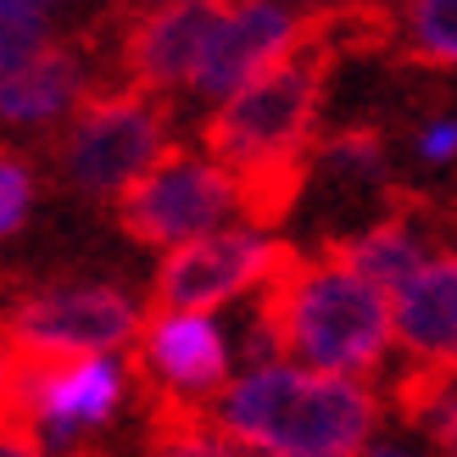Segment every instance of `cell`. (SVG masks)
<instances>
[{
	"label": "cell",
	"mask_w": 457,
	"mask_h": 457,
	"mask_svg": "<svg viewBox=\"0 0 457 457\" xmlns=\"http://www.w3.org/2000/svg\"><path fill=\"white\" fill-rule=\"evenodd\" d=\"M251 346L240 362L290 357L312 374L369 379L396 357V312L391 295L369 285L362 273L318 251V257H290V268L257 295L251 312Z\"/></svg>",
	"instance_id": "obj_1"
},
{
	"label": "cell",
	"mask_w": 457,
	"mask_h": 457,
	"mask_svg": "<svg viewBox=\"0 0 457 457\" xmlns=\"http://www.w3.org/2000/svg\"><path fill=\"white\" fill-rule=\"evenodd\" d=\"M240 452L279 457H362L379 436V391L369 379L312 374L290 357L240 362L207 413Z\"/></svg>",
	"instance_id": "obj_2"
},
{
	"label": "cell",
	"mask_w": 457,
	"mask_h": 457,
	"mask_svg": "<svg viewBox=\"0 0 457 457\" xmlns=\"http://www.w3.org/2000/svg\"><path fill=\"white\" fill-rule=\"evenodd\" d=\"M324 73H329V45L318 34L302 56H290L285 67L245 84L240 96L212 106V118H207V156H218L245 185L257 223L279 218L295 185H302V173L312 168Z\"/></svg>",
	"instance_id": "obj_3"
},
{
	"label": "cell",
	"mask_w": 457,
	"mask_h": 457,
	"mask_svg": "<svg viewBox=\"0 0 457 457\" xmlns=\"http://www.w3.org/2000/svg\"><path fill=\"white\" fill-rule=\"evenodd\" d=\"M173 151L168 106L145 89H96L89 106L62 129V179L89 201H129V190Z\"/></svg>",
	"instance_id": "obj_4"
},
{
	"label": "cell",
	"mask_w": 457,
	"mask_h": 457,
	"mask_svg": "<svg viewBox=\"0 0 457 457\" xmlns=\"http://www.w3.org/2000/svg\"><path fill=\"white\" fill-rule=\"evenodd\" d=\"M123 228L134 240H145L151 251H179L195 245L207 235H223L235 223H257L251 218V195L235 173H228L218 156L173 145L162 162H156L140 185L129 190L123 201Z\"/></svg>",
	"instance_id": "obj_5"
},
{
	"label": "cell",
	"mask_w": 457,
	"mask_h": 457,
	"mask_svg": "<svg viewBox=\"0 0 457 457\" xmlns=\"http://www.w3.org/2000/svg\"><path fill=\"white\" fill-rule=\"evenodd\" d=\"M140 295H129L123 285L101 279H67L51 290L22 295L6 318V335L17 357L29 362H73V357H123L129 346H140L145 329Z\"/></svg>",
	"instance_id": "obj_6"
},
{
	"label": "cell",
	"mask_w": 457,
	"mask_h": 457,
	"mask_svg": "<svg viewBox=\"0 0 457 457\" xmlns=\"http://www.w3.org/2000/svg\"><path fill=\"white\" fill-rule=\"evenodd\" d=\"M134 391L129 357H73V362H29L17 369L12 419L29 441H39L51 457L79 452L101 429L118 424Z\"/></svg>",
	"instance_id": "obj_7"
},
{
	"label": "cell",
	"mask_w": 457,
	"mask_h": 457,
	"mask_svg": "<svg viewBox=\"0 0 457 457\" xmlns=\"http://www.w3.org/2000/svg\"><path fill=\"white\" fill-rule=\"evenodd\" d=\"M290 268L285 240H273L268 223H235L223 235H207L195 245H179L156 262V307L173 312H228L235 302L257 295Z\"/></svg>",
	"instance_id": "obj_8"
},
{
	"label": "cell",
	"mask_w": 457,
	"mask_h": 457,
	"mask_svg": "<svg viewBox=\"0 0 457 457\" xmlns=\"http://www.w3.org/2000/svg\"><path fill=\"white\" fill-rule=\"evenodd\" d=\"M324 29L329 22L318 12L285 6V0H235V6H218V22L207 34L190 96L207 106H223L245 84H257L262 73L285 67L290 56H302Z\"/></svg>",
	"instance_id": "obj_9"
},
{
	"label": "cell",
	"mask_w": 457,
	"mask_h": 457,
	"mask_svg": "<svg viewBox=\"0 0 457 457\" xmlns=\"http://www.w3.org/2000/svg\"><path fill=\"white\" fill-rule=\"evenodd\" d=\"M140 379L173 413H212V402L240 374L235 335L223 312H173L156 307L140 329Z\"/></svg>",
	"instance_id": "obj_10"
},
{
	"label": "cell",
	"mask_w": 457,
	"mask_h": 457,
	"mask_svg": "<svg viewBox=\"0 0 457 457\" xmlns=\"http://www.w3.org/2000/svg\"><path fill=\"white\" fill-rule=\"evenodd\" d=\"M212 22H218V0H168V6L140 12L123 39V67L134 89H145L156 101L190 96Z\"/></svg>",
	"instance_id": "obj_11"
},
{
	"label": "cell",
	"mask_w": 457,
	"mask_h": 457,
	"mask_svg": "<svg viewBox=\"0 0 457 457\" xmlns=\"http://www.w3.org/2000/svg\"><path fill=\"white\" fill-rule=\"evenodd\" d=\"M391 312H396V357H407V369L457 374V251L429 257L391 295Z\"/></svg>",
	"instance_id": "obj_12"
},
{
	"label": "cell",
	"mask_w": 457,
	"mask_h": 457,
	"mask_svg": "<svg viewBox=\"0 0 457 457\" xmlns=\"http://www.w3.org/2000/svg\"><path fill=\"white\" fill-rule=\"evenodd\" d=\"M89 56L79 45H51L45 56L29 67H17L12 79H0V129L17 134H45V129H67L89 106Z\"/></svg>",
	"instance_id": "obj_13"
},
{
	"label": "cell",
	"mask_w": 457,
	"mask_h": 457,
	"mask_svg": "<svg viewBox=\"0 0 457 457\" xmlns=\"http://www.w3.org/2000/svg\"><path fill=\"white\" fill-rule=\"evenodd\" d=\"M329 251H335V257H346L362 279L379 285L385 295H396L429 257H441L436 240H429V228H424V218L413 207H402V201H396L391 212H379L374 223H362L357 235H346L340 245H329Z\"/></svg>",
	"instance_id": "obj_14"
},
{
	"label": "cell",
	"mask_w": 457,
	"mask_h": 457,
	"mask_svg": "<svg viewBox=\"0 0 457 457\" xmlns=\"http://www.w3.org/2000/svg\"><path fill=\"white\" fill-rule=\"evenodd\" d=\"M312 168L335 179V185H352V190H379L391 179V151H385V134L379 129H335L318 140L312 151Z\"/></svg>",
	"instance_id": "obj_15"
},
{
	"label": "cell",
	"mask_w": 457,
	"mask_h": 457,
	"mask_svg": "<svg viewBox=\"0 0 457 457\" xmlns=\"http://www.w3.org/2000/svg\"><path fill=\"white\" fill-rule=\"evenodd\" d=\"M396 402L407 424H424V436L436 441L441 457H457V374L407 369L396 379Z\"/></svg>",
	"instance_id": "obj_16"
},
{
	"label": "cell",
	"mask_w": 457,
	"mask_h": 457,
	"mask_svg": "<svg viewBox=\"0 0 457 457\" xmlns=\"http://www.w3.org/2000/svg\"><path fill=\"white\" fill-rule=\"evenodd\" d=\"M396 45L424 67H446L457 73V0H419L391 17Z\"/></svg>",
	"instance_id": "obj_17"
},
{
	"label": "cell",
	"mask_w": 457,
	"mask_h": 457,
	"mask_svg": "<svg viewBox=\"0 0 457 457\" xmlns=\"http://www.w3.org/2000/svg\"><path fill=\"white\" fill-rule=\"evenodd\" d=\"M56 45V12L45 0H0V79Z\"/></svg>",
	"instance_id": "obj_18"
},
{
	"label": "cell",
	"mask_w": 457,
	"mask_h": 457,
	"mask_svg": "<svg viewBox=\"0 0 457 457\" xmlns=\"http://www.w3.org/2000/svg\"><path fill=\"white\" fill-rule=\"evenodd\" d=\"M151 457H240V446L228 441L207 413H173L156 429Z\"/></svg>",
	"instance_id": "obj_19"
},
{
	"label": "cell",
	"mask_w": 457,
	"mask_h": 457,
	"mask_svg": "<svg viewBox=\"0 0 457 457\" xmlns=\"http://www.w3.org/2000/svg\"><path fill=\"white\" fill-rule=\"evenodd\" d=\"M34 212V168L22 156H0V240L17 235Z\"/></svg>",
	"instance_id": "obj_20"
},
{
	"label": "cell",
	"mask_w": 457,
	"mask_h": 457,
	"mask_svg": "<svg viewBox=\"0 0 457 457\" xmlns=\"http://www.w3.org/2000/svg\"><path fill=\"white\" fill-rule=\"evenodd\" d=\"M413 162L429 173L457 162V112H436V118H424L413 129Z\"/></svg>",
	"instance_id": "obj_21"
},
{
	"label": "cell",
	"mask_w": 457,
	"mask_h": 457,
	"mask_svg": "<svg viewBox=\"0 0 457 457\" xmlns=\"http://www.w3.org/2000/svg\"><path fill=\"white\" fill-rule=\"evenodd\" d=\"M17 369H22V357L12 346V335L0 329V424L12 419V396H17Z\"/></svg>",
	"instance_id": "obj_22"
},
{
	"label": "cell",
	"mask_w": 457,
	"mask_h": 457,
	"mask_svg": "<svg viewBox=\"0 0 457 457\" xmlns=\"http://www.w3.org/2000/svg\"><path fill=\"white\" fill-rule=\"evenodd\" d=\"M0 457H51L39 441H29L17 424H0Z\"/></svg>",
	"instance_id": "obj_23"
},
{
	"label": "cell",
	"mask_w": 457,
	"mask_h": 457,
	"mask_svg": "<svg viewBox=\"0 0 457 457\" xmlns=\"http://www.w3.org/2000/svg\"><path fill=\"white\" fill-rule=\"evenodd\" d=\"M362 457H419V452H413V446H402V441H374Z\"/></svg>",
	"instance_id": "obj_24"
},
{
	"label": "cell",
	"mask_w": 457,
	"mask_h": 457,
	"mask_svg": "<svg viewBox=\"0 0 457 457\" xmlns=\"http://www.w3.org/2000/svg\"><path fill=\"white\" fill-rule=\"evenodd\" d=\"M240 457H279V452H240Z\"/></svg>",
	"instance_id": "obj_25"
}]
</instances>
